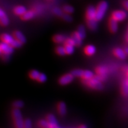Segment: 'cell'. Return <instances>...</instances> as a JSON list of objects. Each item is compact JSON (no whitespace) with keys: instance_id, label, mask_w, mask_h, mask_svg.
Segmentation results:
<instances>
[{"instance_id":"7","label":"cell","mask_w":128,"mask_h":128,"mask_svg":"<svg viewBox=\"0 0 128 128\" xmlns=\"http://www.w3.org/2000/svg\"><path fill=\"white\" fill-rule=\"evenodd\" d=\"M86 17L87 20L96 19V9L92 6L87 8L86 12Z\"/></svg>"},{"instance_id":"30","label":"cell","mask_w":128,"mask_h":128,"mask_svg":"<svg viewBox=\"0 0 128 128\" xmlns=\"http://www.w3.org/2000/svg\"><path fill=\"white\" fill-rule=\"evenodd\" d=\"M63 11L66 14H71L74 12V8L72 7L69 5H66V6L63 7Z\"/></svg>"},{"instance_id":"15","label":"cell","mask_w":128,"mask_h":128,"mask_svg":"<svg viewBox=\"0 0 128 128\" xmlns=\"http://www.w3.org/2000/svg\"><path fill=\"white\" fill-rule=\"evenodd\" d=\"M84 53L87 56H92L95 54L96 52V47L92 44H89L86 46L84 49Z\"/></svg>"},{"instance_id":"44","label":"cell","mask_w":128,"mask_h":128,"mask_svg":"<svg viewBox=\"0 0 128 128\" xmlns=\"http://www.w3.org/2000/svg\"><path fill=\"white\" fill-rule=\"evenodd\" d=\"M125 82H126V84H127L128 85V77L126 78V79L125 80Z\"/></svg>"},{"instance_id":"33","label":"cell","mask_w":128,"mask_h":128,"mask_svg":"<svg viewBox=\"0 0 128 128\" xmlns=\"http://www.w3.org/2000/svg\"><path fill=\"white\" fill-rule=\"evenodd\" d=\"M22 44H22L20 42H19L18 40H17L16 39H14L13 42H12L10 45L12 46L14 48H20L21 46H22Z\"/></svg>"},{"instance_id":"40","label":"cell","mask_w":128,"mask_h":128,"mask_svg":"<svg viewBox=\"0 0 128 128\" xmlns=\"http://www.w3.org/2000/svg\"><path fill=\"white\" fill-rule=\"evenodd\" d=\"M124 52H126V55H128V47H126L125 49H124Z\"/></svg>"},{"instance_id":"20","label":"cell","mask_w":128,"mask_h":128,"mask_svg":"<svg viewBox=\"0 0 128 128\" xmlns=\"http://www.w3.org/2000/svg\"><path fill=\"white\" fill-rule=\"evenodd\" d=\"M46 120L48 121V122L50 124V127L52 126L56 125L58 124V122L56 119L55 116L52 114H49L46 116Z\"/></svg>"},{"instance_id":"5","label":"cell","mask_w":128,"mask_h":128,"mask_svg":"<svg viewBox=\"0 0 128 128\" xmlns=\"http://www.w3.org/2000/svg\"><path fill=\"white\" fill-rule=\"evenodd\" d=\"M14 48L10 44L5 43L4 42H1L0 44V52L11 55L14 52Z\"/></svg>"},{"instance_id":"26","label":"cell","mask_w":128,"mask_h":128,"mask_svg":"<svg viewBox=\"0 0 128 128\" xmlns=\"http://www.w3.org/2000/svg\"><path fill=\"white\" fill-rule=\"evenodd\" d=\"M24 105V103L22 100H16L12 103V106L15 108H22Z\"/></svg>"},{"instance_id":"21","label":"cell","mask_w":128,"mask_h":128,"mask_svg":"<svg viewBox=\"0 0 128 128\" xmlns=\"http://www.w3.org/2000/svg\"><path fill=\"white\" fill-rule=\"evenodd\" d=\"M77 33L78 35H79L80 38H81L82 40L86 38V28L83 25H80L78 28Z\"/></svg>"},{"instance_id":"18","label":"cell","mask_w":128,"mask_h":128,"mask_svg":"<svg viewBox=\"0 0 128 128\" xmlns=\"http://www.w3.org/2000/svg\"><path fill=\"white\" fill-rule=\"evenodd\" d=\"M27 12L26 8L22 6H18L14 8V12L16 15L22 16Z\"/></svg>"},{"instance_id":"35","label":"cell","mask_w":128,"mask_h":128,"mask_svg":"<svg viewBox=\"0 0 128 128\" xmlns=\"http://www.w3.org/2000/svg\"><path fill=\"white\" fill-rule=\"evenodd\" d=\"M64 45H72V46H76L75 45L74 41L73 40V39L71 38H66V40L64 42Z\"/></svg>"},{"instance_id":"19","label":"cell","mask_w":128,"mask_h":128,"mask_svg":"<svg viewBox=\"0 0 128 128\" xmlns=\"http://www.w3.org/2000/svg\"><path fill=\"white\" fill-rule=\"evenodd\" d=\"M97 22H98V21L96 20V19H94V20H87V25L89 29L92 30H95L97 29V26H98Z\"/></svg>"},{"instance_id":"42","label":"cell","mask_w":128,"mask_h":128,"mask_svg":"<svg viewBox=\"0 0 128 128\" xmlns=\"http://www.w3.org/2000/svg\"><path fill=\"white\" fill-rule=\"evenodd\" d=\"M50 128H60V127H59L58 124H56V125L52 126H51V127H50Z\"/></svg>"},{"instance_id":"45","label":"cell","mask_w":128,"mask_h":128,"mask_svg":"<svg viewBox=\"0 0 128 128\" xmlns=\"http://www.w3.org/2000/svg\"><path fill=\"white\" fill-rule=\"evenodd\" d=\"M126 75H127V77H128V68L126 70Z\"/></svg>"},{"instance_id":"16","label":"cell","mask_w":128,"mask_h":128,"mask_svg":"<svg viewBox=\"0 0 128 128\" xmlns=\"http://www.w3.org/2000/svg\"><path fill=\"white\" fill-rule=\"evenodd\" d=\"M53 41L54 42L56 43V44H64L65 40H66V38L65 36L62 34H55V36L53 37Z\"/></svg>"},{"instance_id":"3","label":"cell","mask_w":128,"mask_h":128,"mask_svg":"<svg viewBox=\"0 0 128 128\" xmlns=\"http://www.w3.org/2000/svg\"><path fill=\"white\" fill-rule=\"evenodd\" d=\"M82 82L92 88L97 90H102L103 88V85L101 83L100 80L96 77H93L90 80L83 79Z\"/></svg>"},{"instance_id":"10","label":"cell","mask_w":128,"mask_h":128,"mask_svg":"<svg viewBox=\"0 0 128 128\" xmlns=\"http://www.w3.org/2000/svg\"><path fill=\"white\" fill-rule=\"evenodd\" d=\"M113 54L120 60H124L126 58V54L124 50L119 48H116L113 50Z\"/></svg>"},{"instance_id":"2","label":"cell","mask_w":128,"mask_h":128,"mask_svg":"<svg viewBox=\"0 0 128 128\" xmlns=\"http://www.w3.org/2000/svg\"><path fill=\"white\" fill-rule=\"evenodd\" d=\"M108 7V4L106 1H101L96 7V20L100 21L103 18Z\"/></svg>"},{"instance_id":"36","label":"cell","mask_w":128,"mask_h":128,"mask_svg":"<svg viewBox=\"0 0 128 128\" xmlns=\"http://www.w3.org/2000/svg\"><path fill=\"white\" fill-rule=\"evenodd\" d=\"M23 128H32V121L30 119H27L24 120V125Z\"/></svg>"},{"instance_id":"6","label":"cell","mask_w":128,"mask_h":128,"mask_svg":"<svg viewBox=\"0 0 128 128\" xmlns=\"http://www.w3.org/2000/svg\"><path fill=\"white\" fill-rule=\"evenodd\" d=\"M75 76L72 74H66L64 75L59 79V83L61 86H66V85L70 84L74 79Z\"/></svg>"},{"instance_id":"13","label":"cell","mask_w":128,"mask_h":128,"mask_svg":"<svg viewBox=\"0 0 128 128\" xmlns=\"http://www.w3.org/2000/svg\"><path fill=\"white\" fill-rule=\"evenodd\" d=\"M58 112L60 116H65L66 114L67 109H66V106L63 102H60V103L58 104Z\"/></svg>"},{"instance_id":"11","label":"cell","mask_w":128,"mask_h":128,"mask_svg":"<svg viewBox=\"0 0 128 128\" xmlns=\"http://www.w3.org/2000/svg\"><path fill=\"white\" fill-rule=\"evenodd\" d=\"M0 23L2 26H7L9 23V19L2 9H0Z\"/></svg>"},{"instance_id":"17","label":"cell","mask_w":128,"mask_h":128,"mask_svg":"<svg viewBox=\"0 0 128 128\" xmlns=\"http://www.w3.org/2000/svg\"><path fill=\"white\" fill-rule=\"evenodd\" d=\"M35 16V12H33V10H29L27 11L23 15L21 16V18L22 20H24V21H28L29 20H31L32 18H33Z\"/></svg>"},{"instance_id":"25","label":"cell","mask_w":128,"mask_h":128,"mask_svg":"<svg viewBox=\"0 0 128 128\" xmlns=\"http://www.w3.org/2000/svg\"><path fill=\"white\" fill-rule=\"evenodd\" d=\"M122 94L124 96H128V85L126 84L125 81L123 82L121 87Z\"/></svg>"},{"instance_id":"38","label":"cell","mask_w":128,"mask_h":128,"mask_svg":"<svg viewBox=\"0 0 128 128\" xmlns=\"http://www.w3.org/2000/svg\"><path fill=\"white\" fill-rule=\"evenodd\" d=\"M1 58L4 61H8L10 60V55L8 54H2V53H1Z\"/></svg>"},{"instance_id":"39","label":"cell","mask_w":128,"mask_h":128,"mask_svg":"<svg viewBox=\"0 0 128 128\" xmlns=\"http://www.w3.org/2000/svg\"><path fill=\"white\" fill-rule=\"evenodd\" d=\"M124 6L126 10H128V1H125L124 2Z\"/></svg>"},{"instance_id":"37","label":"cell","mask_w":128,"mask_h":128,"mask_svg":"<svg viewBox=\"0 0 128 128\" xmlns=\"http://www.w3.org/2000/svg\"><path fill=\"white\" fill-rule=\"evenodd\" d=\"M106 71V70L104 67H98L97 68V72L99 75H104Z\"/></svg>"},{"instance_id":"1","label":"cell","mask_w":128,"mask_h":128,"mask_svg":"<svg viewBox=\"0 0 128 128\" xmlns=\"http://www.w3.org/2000/svg\"><path fill=\"white\" fill-rule=\"evenodd\" d=\"M12 116L16 128H23L24 125V121L23 119L22 112L19 108H15L12 110Z\"/></svg>"},{"instance_id":"9","label":"cell","mask_w":128,"mask_h":128,"mask_svg":"<svg viewBox=\"0 0 128 128\" xmlns=\"http://www.w3.org/2000/svg\"><path fill=\"white\" fill-rule=\"evenodd\" d=\"M12 36L14 38V39L17 40L19 42H20L22 44H25L26 42V38L24 35L20 31L18 30H16L12 33Z\"/></svg>"},{"instance_id":"28","label":"cell","mask_w":128,"mask_h":128,"mask_svg":"<svg viewBox=\"0 0 128 128\" xmlns=\"http://www.w3.org/2000/svg\"><path fill=\"white\" fill-rule=\"evenodd\" d=\"M39 125L42 128H50V124L47 120H40L38 123Z\"/></svg>"},{"instance_id":"31","label":"cell","mask_w":128,"mask_h":128,"mask_svg":"<svg viewBox=\"0 0 128 128\" xmlns=\"http://www.w3.org/2000/svg\"><path fill=\"white\" fill-rule=\"evenodd\" d=\"M46 80H47V76H46V74L44 73H40L37 81L40 83H44L46 82Z\"/></svg>"},{"instance_id":"29","label":"cell","mask_w":128,"mask_h":128,"mask_svg":"<svg viewBox=\"0 0 128 128\" xmlns=\"http://www.w3.org/2000/svg\"><path fill=\"white\" fill-rule=\"evenodd\" d=\"M74 46L72 45H65V51H66V55H72L74 52Z\"/></svg>"},{"instance_id":"34","label":"cell","mask_w":128,"mask_h":128,"mask_svg":"<svg viewBox=\"0 0 128 128\" xmlns=\"http://www.w3.org/2000/svg\"><path fill=\"white\" fill-rule=\"evenodd\" d=\"M62 18H63L64 20H65V22H71L72 20V18L71 16L70 15V14H64L62 16Z\"/></svg>"},{"instance_id":"4","label":"cell","mask_w":128,"mask_h":128,"mask_svg":"<svg viewBox=\"0 0 128 128\" xmlns=\"http://www.w3.org/2000/svg\"><path fill=\"white\" fill-rule=\"evenodd\" d=\"M111 17L117 22H122L126 18L127 13L123 10H116L112 12Z\"/></svg>"},{"instance_id":"8","label":"cell","mask_w":128,"mask_h":128,"mask_svg":"<svg viewBox=\"0 0 128 128\" xmlns=\"http://www.w3.org/2000/svg\"><path fill=\"white\" fill-rule=\"evenodd\" d=\"M116 20L113 19L111 17L109 20H108V28L110 32L112 33H114L118 31V24Z\"/></svg>"},{"instance_id":"22","label":"cell","mask_w":128,"mask_h":128,"mask_svg":"<svg viewBox=\"0 0 128 128\" xmlns=\"http://www.w3.org/2000/svg\"><path fill=\"white\" fill-rule=\"evenodd\" d=\"M94 77V73L92 71H88V70H86V71H84L83 72L82 78L84 80H90L91 78H92Z\"/></svg>"},{"instance_id":"27","label":"cell","mask_w":128,"mask_h":128,"mask_svg":"<svg viewBox=\"0 0 128 128\" xmlns=\"http://www.w3.org/2000/svg\"><path fill=\"white\" fill-rule=\"evenodd\" d=\"M83 72H84V71L82 70H80V69H76V70H74L71 71L72 74L74 76H76V77H82Z\"/></svg>"},{"instance_id":"23","label":"cell","mask_w":128,"mask_h":128,"mask_svg":"<svg viewBox=\"0 0 128 128\" xmlns=\"http://www.w3.org/2000/svg\"><path fill=\"white\" fill-rule=\"evenodd\" d=\"M55 52L58 55H59L60 56H64L66 54V51H65V47H64V46H59L56 48Z\"/></svg>"},{"instance_id":"14","label":"cell","mask_w":128,"mask_h":128,"mask_svg":"<svg viewBox=\"0 0 128 128\" xmlns=\"http://www.w3.org/2000/svg\"><path fill=\"white\" fill-rule=\"evenodd\" d=\"M1 39L2 42H4L5 43L11 44L13 42L15 39H14L12 35H12L7 34V33H3L1 36Z\"/></svg>"},{"instance_id":"41","label":"cell","mask_w":128,"mask_h":128,"mask_svg":"<svg viewBox=\"0 0 128 128\" xmlns=\"http://www.w3.org/2000/svg\"><path fill=\"white\" fill-rule=\"evenodd\" d=\"M78 128H87V126H86V125H84V124H82V125L80 126Z\"/></svg>"},{"instance_id":"43","label":"cell","mask_w":128,"mask_h":128,"mask_svg":"<svg viewBox=\"0 0 128 128\" xmlns=\"http://www.w3.org/2000/svg\"><path fill=\"white\" fill-rule=\"evenodd\" d=\"M126 40L128 43V30L127 33H126Z\"/></svg>"},{"instance_id":"32","label":"cell","mask_w":128,"mask_h":128,"mask_svg":"<svg viewBox=\"0 0 128 128\" xmlns=\"http://www.w3.org/2000/svg\"><path fill=\"white\" fill-rule=\"evenodd\" d=\"M53 12H54V13L55 15L59 16V17H62V16H63V12H62V11L58 7L54 8L53 9Z\"/></svg>"},{"instance_id":"24","label":"cell","mask_w":128,"mask_h":128,"mask_svg":"<svg viewBox=\"0 0 128 128\" xmlns=\"http://www.w3.org/2000/svg\"><path fill=\"white\" fill-rule=\"evenodd\" d=\"M40 74V73L38 71H37V70H32V71L29 72V77L32 80H36L37 81L38 77H39Z\"/></svg>"},{"instance_id":"12","label":"cell","mask_w":128,"mask_h":128,"mask_svg":"<svg viewBox=\"0 0 128 128\" xmlns=\"http://www.w3.org/2000/svg\"><path fill=\"white\" fill-rule=\"evenodd\" d=\"M71 38L73 39V40L74 41L75 45L77 47H80L82 45V39L80 38L79 35H78L77 32H74L72 34H71Z\"/></svg>"}]
</instances>
